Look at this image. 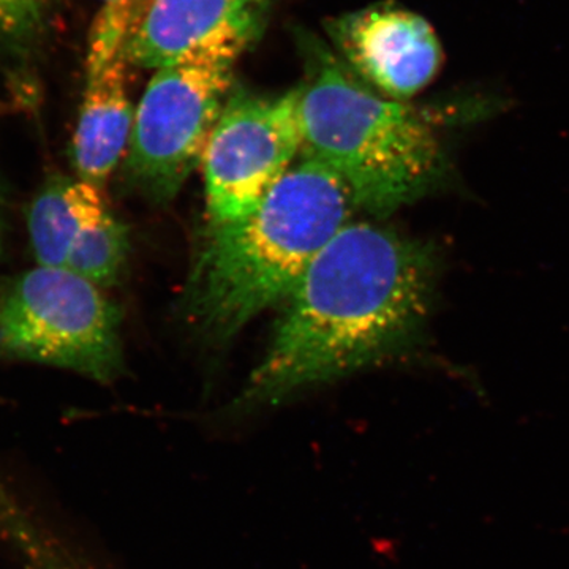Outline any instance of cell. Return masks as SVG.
Listing matches in <instances>:
<instances>
[{
	"label": "cell",
	"mask_w": 569,
	"mask_h": 569,
	"mask_svg": "<svg viewBox=\"0 0 569 569\" xmlns=\"http://www.w3.org/2000/svg\"><path fill=\"white\" fill-rule=\"evenodd\" d=\"M436 263L389 228L348 222L287 298L239 410L276 406L406 350L425 325Z\"/></svg>",
	"instance_id": "1"
},
{
	"label": "cell",
	"mask_w": 569,
	"mask_h": 569,
	"mask_svg": "<svg viewBox=\"0 0 569 569\" xmlns=\"http://www.w3.org/2000/svg\"><path fill=\"white\" fill-rule=\"evenodd\" d=\"M353 208L336 174L302 157L252 212L211 227L190 279V316L213 339L238 335L287 301Z\"/></svg>",
	"instance_id": "2"
},
{
	"label": "cell",
	"mask_w": 569,
	"mask_h": 569,
	"mask_svg": "<svg viewBox=\"0 0 569 569\" xmlns=\"http://www.w3.org/2000/svg\"><path fill=\"white\" fill-rule=\"evenodd\" d=\"M302 153L346 186L356 208L389 216L425 197L447 160L429 118L388 99L348 69L320 37L296 33Z\"/></svg>",
	"instance_id": "3"
},
{
	"label": "cell",
	"mask_w": 569,
	"mask_h": 569,
	"mask_svg": "<svg viewBox=\"0 0 569 569\" xmlns=\"http://www.w3.org/2000/svg\"><path fill=\"white\" fill-rule=\"evenodd\" d=\"M250 48L242 37L223 32L153 70L127 149L130 181L152 203H170L201 163L233 92L236 63Z\"/></svg>",
	"instance_id": "4"
},
{
	"label": "cell",
	"mask_w": 569,
	"mask_h": 569,
	"mask_svg": "<svg viewBox=\"0 0 569 569\" xmlns=\"http://www.w3.org/2000/svg\"><path fill=\"white\" fill-rule=\"evenodd\" d=\"M0 353L107 383L123 367L118 309L84 277L39 266L0 288Z\"/></svg>",
	"instance_id": "5"
},
{
	"label": "cell",
	"mask_w": 569,
	"mask_h": 569,
	"mask_svg": "<svg viewBox=\"0 0 569 569\" xmlns=\"http://www.w3.org/2000/svg\"><path fill=\"white\" fill-rule=\"evenodd\" d=\"M301 151L299 88L280 96L234 88L201 157L211 227L252 212Z\"/></svg>",
	"instance_id": "6"
},
{
	"label": "cell",
	"mask_w": 569,
	"mask_h": 569,
	"mask_svg": "<svg viewBox=\"0 0 569 569\" xmlns=\"http://www.w3.org/2000/svg\"><path fill=\"white\" fill-rule=\"evenodd\" d=\"M144 7L102 6L89 33L86 82L71 157L81 181L102 189L129 149L134 111L129 96L127 41Z\"/></svg>",
	"instance_id": "7"
},
{
	"label": "cell",
	"mask_w": 569,
	"mask_h": 569,
	"mask_svg": "<svg viewBox=\"0 0 569 569\" xmlns=\"http://www.w3.org/2000/svg\"><path fill=\"white\" fill-rule=\"evenodd\" d=\"M325 31L356 77L397 102L425 91L443 66V48L432 24L395 3L331 18Z\"/></svg>",
	"instance_id": "8"
},
{
	"label": "cell",
	"mask_w": 569,
	"mask_h": 569,
	"mask_svg": "<svg viewBox=\"0 0 569 569\" xmlns=\"http://www.w3.org/2000/svg\"><path fill=\"white\" fill-rule=\"evenodd\" d=\"M276 0H148L134 22L127 59L156 70L219 33L231 32L250 44L263 36Z\"/></svg>",
	"instance_id": "9"
},
{
	"label": "cell",
	"mask_w": 569,
	"mask_h": 569,
	"mask_svg": "<svg viewBox=\"0 0 569 569\" xmlns=\"http://www.w3.org/2000/svg\"><path fill=\"white\" fill-rule=\"evenodd\" d=\"M71 193L78 220L66 271L97 287H111L121 277L129 254L127 227L108 208L102 189L78 179Z\"/></svg>",
	"instance_id": "10"
},
{
	"label": "cell",
	"mask_w": 569,
	"mask_h": 569,
	"mask_svg": "<svg viewBox=\"0 0 569 569\" xmlns=\"http://www.w3.org/2000/svg\"><path fill=\"white\" fill-rule=\"evenodd\" d=\"M71 179L52 176L33 198L28 213L33 257L44 268L66 269L77 228Z\"/></svg>",
	"instance_id": "11"
},
{
	"label": "cell",
	"mask_w": 569,
	"mask_h": 569,
	"mask_svg": "<svg viewBox=\"0 0 569 569\" xmlns=\"http://www.w3.org/2000/svg\"><path fill=\"white\" fill-rule=\"evenodd\" d=\"M56 0H0V56L14 66L32 63L50 26Z\"/></svg>",
	"instance_id": "12"
},
{
	"label": "cell",
	"mask_w": 569,
	"mask_h": 569,
	"mask_svg": "<svg viewBox=\"0 0 569 569\" xmlns=\"http://www.w3.org/2000/svg\"><path fill=\"white\" fill-rule=\"evenodd\" d=\"M103 6H110V3H119V2H130L138 3V6H144L148 3V0H102Z\"/></svg>",
	"instance_id": "13"
},
{
	"label": "cell",
	"mask_w": 569,
	"mask_h": 569,
	"mask_svg": "<svg viewBox=\"0 0 569 569\" xmlns=\"http://www.w3.org/2000/svg\"><path fill=\"white\" fill-rule=\"evenodd\" d=\"M2 209H3V194H2V189H0V231H2Z\"/></svg>",
	"instance_id": "14"
}]
</instances>
